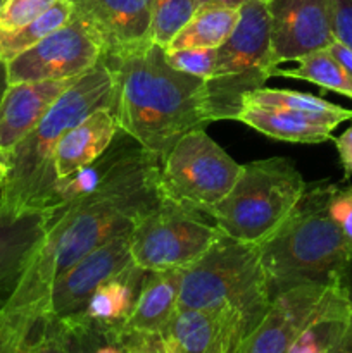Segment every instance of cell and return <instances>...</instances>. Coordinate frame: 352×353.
<instances>
[{"label":"cell","instance_id":"1","mask_svg":"<svg viewBox=\"0 0 352 353\" xmlns=\"http://www.w3.org/2000/svg\"><path fill=\"white\" fill-rule=\"evenodd\" d=\"M104 64L116 78L119 131L155 157L162 159L179 138L211 124L204 79L171 68L164 48L150 43Z\"/></svg>","mask_w":352,"mask_h":353},{"label":"cell","instance_id":"3","mask_svg":"<svg viewBox=\"0 0 352 353\" xmlns=\"http://www.w3.org/2000/svg\"><path fill=\"white\" fill-rule=\"evenodd\" d=\"M328 186H307L285 223L259 245L273 295L300 283H347L352 247L328 212Z\"/></svg>","mask_w":352,"mask_h":353},{"label":"cell","instance_id":"31","mask_svg":"<svg viewBox=\"0 0 352 353\" xmlns=\"http://www.w3.org/2000/svg\"><path fill=\"white\" fill-rule=\"evenodd\" d=\"M126 353H179L164 333H124Z\"/></svg>","mask_w":352,"mask_h":353},{"label":"cell","instance_id":"26","mask_svg":"<svg viewBox=\"0 0 352 353\" xmlns=\"http://www.w3.org/2000/svg\"><path fill=\"white\" fill-rule=\"evenodd\" d=\"M199 9L197 0H154L148 38L150 43L166 48L185 28Z\"/></svg>","mask_w":352,"mask_h":353},{"label":"cell","instance_id":"23","mask_svg":"<svg viewBox=\"0 0 352 353\" xmlns=\"http://www.w3.org/2000/svg\"><path fill=\"white\" fill-rule=\"evenodd\" d=\"M72 16V2L71 0H59L55 6L40 17L31 21L26 26L19 28L16 31H0V59L3 62H10L43 40L55 30L64 26Z\"/></svg>","mask_w":352,"mask_h":353},{"label":"cell","instance_id":"16","mask_svg":"<svg viewBox=\"0 0 352 353\" xmlns=\"http://www.w3.org/2000/svg\"><path fill=\"white\" fill-rule=\"evenodd\" d=\"M164 334L179 353H237L247 338L233 317L199 309H178Z\"/></svg>","mask_w":352,"mask_h":353},{"label":"cell","instance_id":"40","mask_svg":"<svg viewBox=\"0 0 352 353\" xmlns=\"http://www.w3.org/2000/svg\"><path fill=\"white\" fill-rule=\"evenodd\" d=\"M347 330L352 331V312H351V317H349V323H347Z\"/></svg>","mask_w":352,"mask_h":353},{"label":"cell","instance_id":"12","mask_svg":"<svg viewBox=\"0 0 352 353\" xmlns=\"http://www.w3.org/2000/svg\"><path fill=\"white\" fill-rule=\"evenodd\" d=\"M276 64L300 61L335 40L330 0H266Z\"/></svg>","mask_w":352,"mask_h":353},{"label":"cell","instance_id":"39","mask_svg":"<svg viewBox=\"0 0 352 353\" xmlns=\"http://www.w3.org/2000/svg\"><path fill=\"white\" fill-rule=\"evenodd\" d=\"M7 171V155L0 150V183H2L3 176H6Z\"/></svg>","mask_w":352,"mask_h":353},{"label":"cell","instance_id":"10","mask_svg":"<svg viewBox=\"0 0 352 353\" xmlns=\"http://www.w3.org/2000/svg\"><path fill=\"white\" fill-rule=\"evenodd\" d=\"M102 61L99 45L81 21L71 19L38 41L26 52L7 62L9 83L76 79Z\"/></svg>","mask_w":352,"mask_h":353},{"label":"cell","instance_id":"2","mask_svg":"<svg viewBox=\"0 0 352 353\" xmlns=\"http://www.w3.org/2000/svg\"><path fill=\"white\" fill-rule=\"evenodd\" d=\"M116 107V78L102 61L72 83L47 116L7 155V171L0 183V209L9 216L41 210L57 203L54 152L69 128L99 109Z\"/></svg>","mask_w":352,"mask_h":353},{"label":"cell","instance_id":"13","mask_svg":"<svg viewBox=\"0 0 352 353\" xmlns=\"http://www.w3.org/2000/svg\"><path fill=\"white\" fill-rule=\"evenodd\" d=\"M131 261V231L93 248L55 279L50 292V317L64 319L81 314L93 292Z\"/></svg>","mask_w":352,"mask_h":353},{"label":"cell","instance_id":"21","mask_svg":"<svg viewBox=\"0 0 352 353\" xmlns=\"http://www.w3.org/2000/svg\"><path fill=\"white\" fill-rule=\"evenodd\" d=\"M240 19V9L224 6H199L192 19L164 50L217 48L228 40Z\"/></svg>","mask_w":352,"mask_h":353},{"label":"cell","instance_id":"15","mask_svg":"<svg viewBox=\"0 0 352 353\" xmlns=\"http://www.w3.org/2000/svg\"><path fill=\"white\" fill-rule=\"evenodd\" d=\"M78 79H48L9 85L0 102V150L9 155L47 116L59 97Z\"/></svg>","mask_w":352,"mask_h":353},{"label":"cell","instance_id":"14","mask_svg":"<svg viewBox=\"0 0 352 353\" xmlns=\"http://www.w3.org/2000/svg\"><path fill=\"white\" fill-rule=\"evenodd\" d=\"M55 207L9 216L0 209V312L33 261Z\"/></svg>","mask_w":352,"mask_h":353},{"label":"cell","instance_id":"17","mask_svg":"<svg viewBox=\"0 0 352 353\" xmlns=\"http://www.w3.org/2000/svg\"><path fill=\"white\" fill-rule=\"evenodd\" d=\"M352 119V110L344 114H309L299 110L244 105L237 121L254 128L264 137L292 143H323L333 140V130Z\"/></svg>","mask_w":352,"mask_h":353},{"label":"cell","instance_id":"25","mask_svg":"<svg viewBox=\"0 0 352 353\" xmlns=\"http://www.w3.org/2000/svg\"><path fill=\"white\" fill-rule=\"evenodd\" d=\"M244 105H257V107H271V109H286L299 110V112L309 114H344L349 109L331 103L321 97L311 95V93L292 92V90L283 88H262L254 90L244 97Z\"/></svg>","mask_w":352,"mask_h":353},{"label":"cell","instance_id":"20","mask_svg":"<svg viewBox=\"0 0 352 353\" xmlns=\"http://www.w3.org/2000/svg\"><path fill=\"white\" fill-rule=\"evenodd\" d=\"M147 274L148 271L131 261L93 292L81 314L99 324L123 327L133 312Z\"/></svg>","mask_w":352,"mask_h":353},{"label":"cell","instance_id":"32","mask_svg":"<svg viewBox=\"0 0 352 353\" xmlns=\"http://www.w3.org/2000/svg\"><path fill=\"white\" fill-rule=\"evenodd\" d=\"M330 17L335 40L352 48V0H330Z\"/></svg>","mask_w":352,"mask_h":353},{"label":"cell","instance_id":"28","mask_svg":"<svg viewBox=\"0 0 352 353\" xmlns=\"http://www.w3.org/2000/svg\"><path fill=\"white\" fill-rule=\"evenodd\" d=\"M349 321H323L309 327L286 353H326L345 333Z\"/></svg>","mask_w":352,"mask_h":353},{"label":"cell","instance_id":"24","mask_svg":"<svg viewBox=\"0 0 352 353\" xmlns=\"http://www.w3.org/2000/svg\"><path fill=\"white\" fill-rule=\"evenodd\" d=\"M275 76L314 83L323 90H330V92L352 99V76L326 48L302 57L300 61H297L295 68H276Z\"/></svg>","mask_w":352,"mask_h":353},{"label":"cell","instance_id":"6","mask_svg":"<svg viewBox=\"0 0 352 353\" xmlns=\"http://www.w3.org/2000/svg\"><path fill=\"white\" fill-rule=\"evenodd\" d=\"M276 68L266 0H251L240 7V19L233 33L216 48L213 74L204 81L209 123L237 121L244 97L262 88L275 76Z\"/></svg>","mask_w":352,"mask_h":353},{"label":"cell","instance_id":"38","mask_svg":"<svg viewBox=\"0 0 352 353\" xmlns=\"http://www.w3.org/2000/svg\"><path fill=\"white\" fill-rule=\"evenodd\" d=\"M9 85L10 83H9V72H7V62H3L2 59H0V102H2Z\"/></svg>","mask_w":352,"mask_h":353},{"label":"cell","instance_id":"29","mask_svg":"<svg viewBox=\"0 0 352 353\" xmlns=\"http://www.w3.org/2000/svg\"><path fill=\"white\" fill-rule=\"evenodd\" d=\"M169 65L176 71L186 72L195 78L209 79L214 69L216 48H185V50H164Z\"/></svg>","mask_w":352,"mask_h":353},{"label":"cell","instance_id":"37","mask_svg":"<svg viewBox=\"0 0 352 353\" xmlns=\"http://www.w3.org/2000/svg\"><path fill=\"white\" fill-rule=\"evenodd\" d=\"M197 2H199V6H207V3H211V6L237 7V9H240L242 6H245V3L251 2V0H197Z\"/></svg>","mask_w":352,"mask_h":353},{"label":"cell","instance_id":"7","mask_svg":"<svg viewBox=\"0 0 352 353\" xmlns=\"http://www.w3.org/2000/svg\"><path fill=\"white\" fill-rule=\"evenodd\" d=\"M242 172L206 130L179 138L159 164V190L164 199L209 216Z\"/></svg>","mask_w":352,"mask_h":353},{"label":"cell","instance_id":"34","mask_svg":"<svg viewBox=\"0 0 352 353\" xmlns=\"http://www.w3.org/2000/svg\"><path fill=\"white\" fill-rule=\"evenodd\" d=\"M333 140L338 152V157H340V164L344 168L345 179H349L352 176V124L340 137L333 138Z\"/></svg>","mask_w":352,"mask_h":353},{"label":"cell","instance_id":"22","mask_svg":"<svg viewBox=\"0 0 352 353\" xmlns=\"http://www.w3.org/2000/svg\"><path fill=\"white\" fill-rule=\"evenodd\" d=\"M57 323L64 353H126L123 327L99 324L83 314Z\"/></svg>","mask_w":352,"mask_h":353},{"label":"cell","instance_id":"33","mask_svg":"<svg viewBox=\"0 0 352 353\" xmlns=\"http://www.w3.org/2000/svg\"><path fill=\"white\" fill-rule=\"evenodd\" d=\"M35 353H64L57 319L47 316L40 321L35 341Z\"/></svg>","mask_w":352,"mask_h":353},{"label":"cell","instance_id":"4","mask_svg":"<svg viewBox=\"0 0 352 353\" xmlns=\"http://www.w3.org/2000/svg\"><path fill=\"white\" fill-rule=\"evenodd\" d=\"M271 300V283L257 245L221 234L202 257L182 271L178 309L230 316L247 336L268 312Z\"/></svg>","mask_w":352,"mask_h":353},{"label":"cell","instance_id":"41","mask_svg":"<svg viewBox=\"0 0 352 353\" xmlns=\"http://www.w3.org/2000/svg\"><path fill=\"white\" fill-rule=\"evenodd\" d=\"M0 3H2V0H0Z\"/></svg>","mask_w":352,"mask_h":353},{"label":"cell","instance_id":"36","mask_svg":"<svg viewBox=\"0 0 352 353\" xmlns=\"http://www.w3.org/2000/svg\"><path fill=\"white\" fill-rule=\"evenodd\" d=\"M326 353H352V331L345 330V333L331 345Z\"/></svg>","mask_w":352,"mask_h":353},{"label":"cell","instance_id":"5","mask_svg":"<svg viewBox=\"0 0 352 353\" xmlns=\"http://www.w3.org/2000/svg\"><path fill=\"white\" fill-rule=\"evenodd\" d=\"M307 185L285 157L242 165L228 195L211 210L221 234L248 245H261L285 223Z\"/></svg>","mask_w":352,"mask_h":353},{"label":"cell","instance_id":"8","mask_svg":"<svg viewBox=\"0 0 352 353\" xmlns=\"http://www.w3.org/2000/svg\"><path fill=\"white\" fill-rule=\"evenodd\" d=\"M352 296L347 283H300L280 290L237 353H286L309 327L323 321H349Z\"/></svg>","mask_w":352,"mask_h":353},{"label":"cell","instance_id":"19","mask_svg":"<svg viewBox=\"0 0 352 353\" xmlns=\"http://www.w3.org/2000/svg\"><path fill=\"white\" fill-rule=\"evenodd\" d=\"M183 269L148 271L124 333H164L178 312Z\"/></svg>","mask_w":352,"mask_h":353},{"label":"cell","instance_id":"11","mask_svg":"<svg viewBox=\"0 0 352 353\" xmlns=\"http://www.w3.org/2000/svg\"><path fill=\"white\" fill-rule=\"evenodd\" d=\"M72 14L99 45L102 61L130 55L150 45L154 0H71Z\"/></svg>","mask_w":352,"mask_h":353},{"label":"cell","instance_id":"30","mask_svg":"<svg viewBox=\"0 0 352 353\" xmlns=\"http://www.w3.org/2000/svg\"><path fill=\"white\" fill-rule=\"evenodd\" d=\"M326 207L352 247V185L328 186Z\"/></svg>","mask_w":352,"mask_h":353},{"label":"cell","instance_id":"35","mask_svg":"<svg viewBox=\"0 0 352 353\" xmlns=\"http://www.w3.org/2000/svg\"><path fill=\"white\" fill-rule=\"evenodd\" d=\"M342 65H344L345 71L352 76V48H349L347 45L340 43V41L333 40L330 43V47L326 48Z\"/></svg>","mask_w":352,"mask_h":353},{"label":"cell","instance_id":"9","mask_svg":"<svg viewBox=\"0 0 352 353\" xmlns=\"http://www.w3.org/2000/svg\"><path fill=\"white\" fill-rule=\"evenodd\" d=\"M219 236L221 231L204 214L162 196L135 221L131 259L145 271L183 269L202 257Z\"/></svg>","mask_w":352,"mask_h":353},{"label":"cell","instance_id":"18","mask_svg":"<svg viewBox=\"0 0 352 353\" xmlns=\"http://www.w3.org/2000/svg\"><path fill=\"white\" fill-rule=\"evenodd\" d=\"M119 133L116 114L99 109L69 128L57 141L54 168L59 179L69 178L100 157Z\"/></svg>","mask_w":352,"mask_h":353},{"label":"cell","instance_id":"27","mask_svg":"<svg viewBox=\"0 0 352 353\" xmlns=\"http://www.w3.org/2000/svg\"><path fill=\"white\" fill-rule=\"evenodd\" d=\"M59 0H2L0 31H16L47 12Z\"/></svg>","mask_w":352,"mask_h":353}]
</instances>
